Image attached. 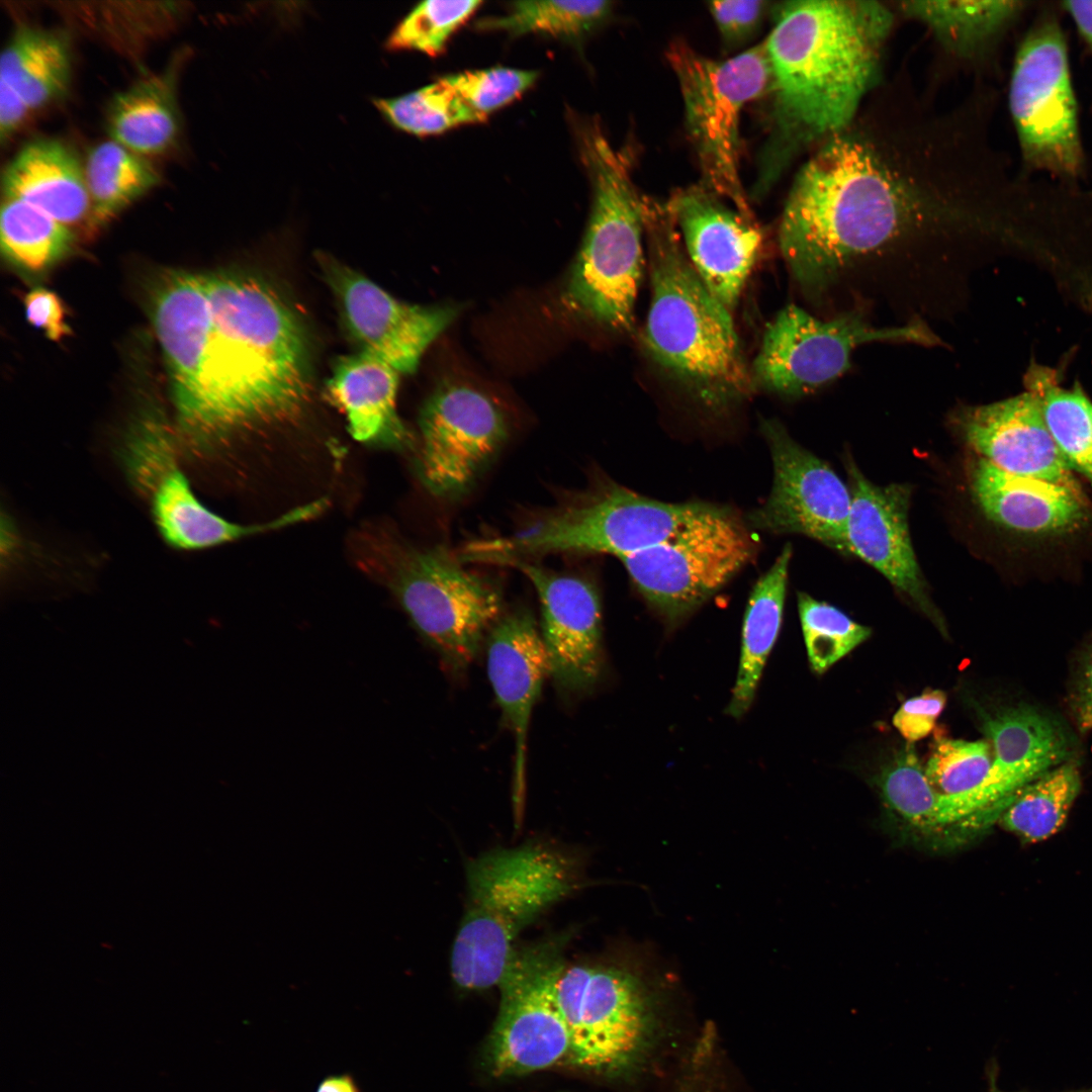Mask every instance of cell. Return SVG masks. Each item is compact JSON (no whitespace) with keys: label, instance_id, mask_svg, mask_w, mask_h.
Instances as JSON below:
<instances>
[{"label":"cell","instance_id":"48","mask_svg":"<svg viewBox=\"0 0 1092 1092\" xmlns=\"http://www.w3.org/2000/svg\"><path fill=\"white\" fill-rule=\"evenodd\" d=\"M29 107L4 81L0 80V138L8 141L23 123Z\"/></svg>","mask_w":1092,"mask_h":1092},{"label":"cell","instance_id":"23","mask_svg":"<svg viewBox=\"0 0 1092 1092\" xmlns=\"http://www.w3.org/2000/svg\"><path fill=\"white\" fill-rule=\"evenodd\" d=\"M951 422L967 445L998 468L1078 486L1029 391L989 404L962 406Z\"/></svg>","mask_w":1092,"mask_h":1092},{"label":"cell","instance_id":"22","mask_svg":"<svg viewBox=\"0 0 1092 1092\" xmlns=\"http://www.w3.org/2000/svg\"><path fill=\"white\" fill-rule=\"evenodd\" d=\"M151 315L161 344L178 421L189 436L206 389V349L211 323L202 276L169 272L156 284Z\"/></svg>","mask_w":1092,"mask_h":1092},{"label":"cell","instance_id":"17","mask_svg":"<svg viewBox=\"0 0 1092 1092\" xmlns=\"http://www.w3.org/2000/svg\"><path fill=\"white\" fill-rule=\"evenodd\" d=\"M982 730L992 747L990 769L983 784L953 809L957 825L977 829L999 820L1022 787L1071 755L1066 729L1051 714L1029 704L986 714Z\"/></svg>","mask_w":1092,"mask_h":1092},{"label":"cell","instance_id":"25","mask_svg":"<svg viewBox=\"0 0 1092 1092\" xmlns=\"http://www.w3.org/2000/svg\"><path fill=\"white\" fill-rule=\"evenodd\" d=\"M968 478L986 517L1017 533L1061 535L1084 526L1090 517L1079 486L1009 473L978 455L970 463Z\"/></svg>","mask_w":1092,"mask_h":1092},{"label":"cell","instance_id":"52","mask_svg":"<svg viewBox=\"0 0 1092 1092\" xmlns=\"http://www.w3.org/2000/svg\"><path fill=\"white\" fill-rule=\"evenodd\" d=\"M1092 194V193H1091Z\"/></svg>","mask_w":1092,"mask_h":1092},{"label":"cell","instance_id":"21","mask_svg":"<svg viewBox=\"0 0 1092 1092\" xmlns=\"http://www.w3.org/2000/svg\"><path fill=\"white\" fill-rule=\"evenodd\" d=\"M846 471L851 493L846 529L848 554L877 569L927 615L935 616L910 537L911 487L873 483L849 459Z\"/></svg>","mask_w":1092,"mask_h":1092},{"label":"cell","instance_id":"1","mask_svg":"<svg viewBox=\"0 0 1092 1092\" xmlns=\"http://www.w3.org/2000/svg\"><path fill=\"white\" fill-rule=\"evenodd\" d=\"M975 125L875 113L802 167L778 242L802 294L833 314L881 304L901 324L961 307L991 251H1030L1038 205Z\"/></svg>","mask_w":1092,"mask_h":1092},{"label":"cell","instance_id":"43","mask_svg":"<svg viewBox=\"0 0 1092 1092\" xmlns=\"http://www.w3.org/2000/svg\"><path fill=\"white\" fill-rule=\"evenodd\" d=\"M441 78L471 109L486 119L488 114L514 102L532 88L538 72L491 67Z\"/></svg>","mask_w":1092,"mask_h":1092},{"label":"cell","instance_id":"27","mask_svg":"<svg viewBox=\"0 0 1092 1092\" xmlns=\"http://www.w3.org/2000/svg\"><path fill=\"white\" fill-rule=\"evenodd\" d=\"M2 190L4 198L30 204L73 233L81 225L88 234L94 230L84 166L58 140L24 145L3 172Z\"/></svg>","mask_w":1092,"mask_h":1092},{"label":"cell","instance_id":"47","mask_svg":"<svg viewBox=\"0 0 1092 1092\" xmlns=\"http://www.w3.org/2000/svg\"><path fill=\"white\" fill-rule=\"evenodd\" d=\"M1069 705L1078 730L1083 734L1092 730V637L1077 657Z\"/></svg>","mask_w":1092,"mask_h":1092},{"label":"cell","instance_id":"30","mask_svg":"<svg viewBox=\"0 0 1092 1092\" xmlns=\"http://www.w3.org/2000/svg\"><path fill=\"white\" fill-rule=\"evenodd\" d=\"M792 545L787 544L771 567L759 577L749 597L742 628L738 673L726 710L742 717L755 696L766 659L777 641L787 593Z\"/></svg>","mask_w":1092,"mask_h":1092},{"label":"cell","instance_id":"11","mask_svg":"<svg viewBox=\"0 0 1092 1092\" xmlns=\"http://www.w3.org/2000/svg\"><path fill=\"white\" fill-rule=\"evenodd\" d=\"M871 343L934 347L941 340L927 325H874L859 310L826 318L791 303L766 325L750 367L755 389L801 396L841 377L858 348Z\"/></svg>","mask_w":1092,"mask_h":1092},{"label":"cell","instance_id":"50","mask_svg":"<svg viewBox=\"0 0 1092 1092\" xmlns=\"http://www.w3.org/2000/svg\"><path fill=\"white\" fill-rule=\"evenodd\" d=\"M316 1092H359L354 1080L348 1075H338L326 1078L317 1087Z\"/></svg>","mask_w":1092,"mask_h":1092},{"label":"cell","instance_id":"32","mask_svg":"<svg viewBox=\"0 0 1092 1092\" xmlns=\"http://www.w3.org/2000/svg\"><path fill=\"white\" fill-rule=\"evenodd\" d=\"M1061 371L1030 364L1024 376L1026 390L1037 401L1046 429L1071 470L1092 485V401L1079 383L1063 387Z\"/></svg>","mask_w":1092,"mask_h":1092},{"label":"cell","instance_id":"14","mask_svg":"<svg viewBox=\"0 0 1092 1092\" xmlns=\"http://www.w3.org/2000/svg\"><path fill=\"white\" fill-rule=\"evenodd\" d=\"M569 939L563 932L517 947L497 987L500 1004L489 1042L496 1076L527 1074L571 1060L570 1034L554 997Z\"/></svg>","mask_w":1092,"mask_h":1092},{"label":"cell","instance_id":"37","mask_svg":"<svg viewBox=\"0 0 1092 1092\" xmlns=\"http://www.w3.org/2000/svg\"><path fill=\"white\" fill-rule=\"evenodd\" d=\"M1 248L15 265L40 271L70 250L75 233L25 202L4 198L0 217Z\"/></svg>","mask_w":1092,"mask_h":1092},{"label":"cell","instance_id":"20","mask_svg":"<svg viewBox=\"0 0 1092 1092\" xmlns=\"http://www.w3.org/2000/svg\"><path fill=\"white\" fill-rule=\"evenodd\" d=\"M667 205L693 267L733 313L761 249L753 216L701 185L678 190Z\"/></svg>","mask_w":1092,"mask_h":1092},{"label":"cell","instance_id":"39","mask_svg":"<svg viewBox=\"0 0 1092 1092\" xmlns=\"http://www.w3.org/2000/svg\"><path fill=\"white\" fill-rule=\"evenodd\" d=\"M374 105L395 128L417 136L436 135L486 120L442 78L401 96L375 99Z\"/></svg>","mask_w":1092,"mask_h":1092},{"label":"cell","instance_id":"31","mask_svg":"<svg viewBox=\"0 0 1092 1092\" xmlns=\"http://www.w3.org/2000/svg\"><path fill=\"white\" fill-rule=\"evenodd\" d=\"M72 59L62 33L22 26L8 40L0 59V80L8 84L29 109L63 97L69 88Z\"/></svg>","mask_w":1092,"mask_h":1092},{"label":"cell","instance_id":"42","mask_svg":"<svg viewBox=\"0 0 1092 1092\" xmlns=\"http://www.w3.org/2000/svg\"><path fill=\"white\" fill-rule=\"evenodd\" d=\"M481 4L478 0L421 2L395 26L386 47L391 51H418L437 57Z\"/></svg>","mask_w":1092,"mask_h":1092},{"label":"cell","instance_id":"28","mask_svg":"<svg viewBox=\"0 0 1092 1092\" xmlns=\"http://www.w3.org/2000/svg\"><path fill=\"white\" fill-rule=\"evenodd\" d=\"M399 375L389 364L363 351L345 356L335 365L328 396L345 415L355 440L394 449L412 445V434L396 410Z\"/></svg>","mask_w":1092,"mask_h":1092},{"label":"cell","instance_id":"18","mask_svg":"<svg viewBox=\"0 0 1092 1092\" xmlns=\"http://www.w3.org/2000/svg\"><path fill=\"white\" fill-rule=\"evenodd\" d=\"M342 320L360 351L399 374L414 373L431 343L452 323V306L400 301L364 275L332 257H318Z\"/></svg>","mask_w":1092,"mask_h":1092},{"label":"cell","instance_id":"46","mask_svg":"<svg viewBox=\"0 0 1092 1092\" xmlns=\"http://www.w3.org/2000/svg\"><path fill=\"white\" fill-rule=\"evenodd\" d=\"M24 307L27 321L50 340L59 341L70 334L65 307L55 292L34 288L25 295Z\"/></svg>","mask_w":1092,"mask_h":1092},{"label":"cell","instance_id":"7","mask_svg":"<svg viewBox=\"0 0 1092 1092\" xmlns=\"http://www.w3.org/2000/svg\"><path fill=\"white\" fill-rule=\"evenodd\" d=\"M721 506L665 503L609 484L509 536L470 543L473 562L508 565L553 553H606L619 559L682 535Z\"/></svg>","mask_w":1092,"mask_h":1092},{"label":"cell","instance_id":"16","mask_svg":"<svg viewBox=\"0 0 1092 1092\" xmlns=\"http://www.w3.org/2000/svg\"><path fill=\"white\" fill-rule=\"evenodd\" d=\"M418 471L440 497L465 490L508 436L506 419L485 394L464 385L438 388L420 416Z\"/></svg>","mask_w":1092,"mask_h":1092},{"label":"cell","instance_id":"29","mask_svg":"<svg viewBox=\"0 0 1092 1092\" xmlns=\"http://www.w3.org/2000/svg\"><path fill=\"white\" fill-rule=\"evenodd\" d=\"M111 140L144 157L170 150L181 130L176 70L139 80L114 95L106 114Z\"/></svg>","mask_w":1092,"mask_h":1092},{"label":"cell","instance_id":"9","mask_svg":"<svg viewBox=\"0 0 1092 1092\" xmlns=\"http://www.w3.org/2000/svg\"><path fill=\"white\" fill-rule=\"evenodd\" d=\"M380 557L386 582L416 630L446 668L465 671L499 619V592L444 548L389 541Z\"/></svg>","mask_w":1092,"mask_h":1092},{"label":"cell","instance_id":"8","mask_svg":"<svg viewBox=\"0 0 1092 1092\" xmlns=\"http://www.w3.org/2000/svg\"><path fill=\"white\" fill-rule=\"evenodd\" d=\"M666 59L678 83L700 185L753 216L739 173V132L744 107L769 91L764 42L732 58L714 60L684 41H673Z\"/></svg>","mask_w":1092,"mask_h":1092},{"label":"cell","instance_id":"44","mask_svg":"<svg viewBox=\"0 0 1092 1092\" xmlns=\"http://www.w3.org/2000/svg\"><path fill=\"white\" fill-rule=\"evenodd\" d=\"M768 7L763 0L709 2L708 9L722 40L728 47L745 42L757 30Z\"/></svg>","mask_w":1092,"mask_h":1092},{"label":"cell","instance_id":"3","mask_svg":"<svg viewBox=\"0 0 1092 1092\" xmlns=\"http://www.w3.org/2000/svg\"><path fill=\"white\" fill-rule=\"evenodd\" d=\"M211 311L203 406L190 435L210 448L290 423L309 393L307 341L282 297L251 275H202Z\"/></svg>","mask_w":1092,"mask_h":1092},{"label":"cell","instance_id":"19","mask_svg":"<svg viewBox=\"0 0 1092 1092\" xmlns=\"http://www.w3.org/2000/svg\"><path fill=\"white\" fill-rule=\"evenodd\" d=\"M507 566L519 569L539 597L549 675L568 696L589 691L604 666L602 609L596 587L532 560H516Z\"/></svg>","mask_w":1092,"mask_h":1092},{"label":"cell","instance_id":"38","mask_svg":"<svg viewBox=\"0 0 1092 1092\" xmlns=\"http://www.w3.org/2000/svg\"><path fill=\"white\" fill-rule=\"evenodd\" d=\"M991 763L992 747L988 740L942 738L936 741L924 772L940 795L939 829L956 826L954 807L983 784Z\"/></svg>","mask_w":1092,"mask_h":1092},{"label":"cell","instance_id":"33","mask_svg":"<svg viewBox=\"0 0 1092 1092\" xmlns=\"http://www.w3.org/2000/svg\"><path fill=\"white\" fill-rule=\"evenodd\" d=\"M1028 6L1023 1H904L900 10L947 47L972 55L991 46Z\"/></svg>","mask_w":1092,"mask_h":1092},{"label":"cell","instance_id":"51","mask_svg":"<svg viewBox=\"0 0 1092 1092\" xmlns=\"http://www.w3.org/2000/svg\"><path fill=\"white\" fill-rule=\"evenodd\" d=\"M993 1092H1001V1091H993ZM1076 1092H1092V1087L1088 1088V1089L1081 1090V1091H1076Z\"/></svg>","mask_w":1092,"mask_h":1092},{"label":"cell","instance_id":"4","mask_svg":"<svg viewBox=\"0 0 1092 1092\" xmlns=\"http://www.w3.org/2000/svg\"><path fill=\"white\" fill-rule=\"evenodd\" d=\"M650 303L643 331L654 363L696 401L728 410L755 390L732 312L690 262L667 202L644 196Z\"/></svg>","mask_w":1092,"mask_h":1092},{"label":"cell","instance_id":"2","mask_svg":"<svg viewBox=\"0 0 1092 1092\" xmlns=\"http://www.w3.org/2000/svg\"><path fill=\"white\" fill-rule=\"evenodd\" d=\"M892 23L890 9L877 1L801 0L776 9L763 41L772 110L758 187L769 189L800 146L854 120Z\"/></svg>","mask_w":1092,"mask_h":1092},{"label":"cell","instance_id":"45","mask_svg":"<svg viewBox=\"0 0 1092 1092\" xmlns=\"http://www.w3.org/2000/svg\"><path fill=\"white\" fill-rule=\"evenodd\" d=\"M945 704L943 691L925 690L901 705L893 717V724L908 743L918 741L933 730Z\"/></svg>","mask_w":1092,"mask_h":1092},{"label":"cell","instance_id":"15","mask_svg":"<svg viewBox=\"0 0 1092 1092\" xmlns=\"http://www.w3.org/2000/svg\"><path fill=\"white\" fill-rule=\"evenodd\" d=\"M772 459L767 499L746 517V525L770 534H799L847 553L850 488L831 468L800 444L784 426L761 422Z\"/></svg>","mask_w":1092,"mask_h":1092},{"label":"cell","instance_id":"49","mask_svg":"<svg viewBox=\"0 0 1092 1092\" xmlns=\"http://www.w3.org/2000/svg\"><path fill=\"white\" fill-rule=\"evenodd\" d=\"M1061 5L1072 17L1092 55V1H1064Z\"/></svg>","mask_w":1092,"mask_h":1092},{"label":"cell","instance_id":"35","mask_svg":"<svg viewBox=\"0 0 1092 1092\" xmlns=\"http://www.w3.org/2000/svg\"><path fill=\"white\" fill-rule=\"evenodd\" d=\"M1080 788L1079 766L1069 759L1022 787L999 821L1024 841L1046 839L1063 826Z\"/></svg>","mask_w":1092,"mask_h":1092},{"label":"cell","instance_id":"34","mask_svg":"<svg viewBox=\"0 0 1092 1092\" xmlns=\"http://www.w3.org/2000/svg\"><path fill=\"white\" fill-rule=\"evenodd\" d=\"M94 230L160 182L150 161L110 140L93 147L84 164Z\"/></svg>","mask_w":1092,"mask_h":1092},{"label":"cell","instance_id":"41","mask_svg":"<svg viewBox=\"0 0 1092 1092\" xmlns=\"http://www.w3.org/2000/svg\"><path fill=\"white\" fill-rule=\"evenodd\" d=\"M879 786L889 807L908 824L923 831L937 829L940 796L929 784L911 743L884 766Z\"/></svg>","mask_w":1092,"mask_h":1092},{"label":"cell","instance_id":"10","mask_svg":"<svg viewBox=\"0 0 1092 1092\" xmlns=\"http://www.w3.org/2000/svg\"><path fill=\"white\" fill-rule=\"evenodd\" d=\"M1008 99L1027 173L1076 185L1085 156L1066 36L1055 13L1039 15L1020 42Z\"/></svg>","mask_w":1092,"mask_h":1092},{"label":"cell","instance_id":"13","mask_svg":"<svg viewBox=\"0 0 1092 1092\" xmlns=\"http://www.w3.org/2000/svg\"><path fill=\"white\" fill-rule=\"evenodd\" d=\"M755 552L746 523L722 507L675 539L620 559L649 606L674 625L723 587Z\"/></svg>","mask_w":1092,"mask_h":1092},{"label":"cell","instance_id":"40","mask_svg":"<svg viewBox=\"0 0 1092 1092\" xmlns=\"http://www.w3.org/2000/svg\"><path fill=\"white\" fill-rule=\"evenodd\" d=\"M798 609L811 668L823 673L866 641L872 630L838 608L798 593Z\"/></svg>","mask_w":1092,"mask_h":1092},{"label":"cell","instance_id":"6","mask_svg":"<svg viewBox=\"0 0 1092 1092\" xmlns=\"http://www.w3.org/2000/svg\"><path fill=\"white\" fill-rule=\"evenodd\" d=\"M572 128L590 181L592 208L566 301L584 317L629 333L645 264L644 196L626 154L612 146L597 119L575 118Z\"/></svg>","mask_w":1092,"mask_h":1092},{"label":"cell","instance_id":"26","mask_svg":"<svg viewBox=\"0 0 1092 1092\" xmlns=\"http://www.w3.org/2000/svg\"><path fill=\"white\" fill-rule=\"evenodd\" d=\"M144 491L163 540L184 551L201 550L300 523L317 516L327 504L325 498L305 504L266 523H233L202 504L176 460L165 466Z\"/></svg>","mask_w":1092,"mask_h":1092},{"label":"cell","instance_id":"12","mask_svg":"<svg viewBox=\"0 0 1092 1092\" xmlns=\"http://www.w3.org/2000/svg\"><path fill=\"white\" fill-rule=\"evenodd\" d=\"M636 961L603 957L566 963L554 997L571 1038V1062L596 1070L630 1064L645 1044L651 995Z\"/></svg>","mask_w":1092,"mask_h":1092},{"label":"cell","instance_id":"36","mask_svg":"<svg viewBox=\"0 0 1092 1092\" xmlns=\"http://www.w3.org/2000/svg\"><path fill=\"white\" fill-rule=\"evenodd\" d=\"M613 2L516 1L502 16L476 23L483 31H504L511 36L536 33L560 39L579 40L599 28L611 15Z\"/></svg>","mask_w":1092,"mask_h":1092},{"label":"cell","instance_id":"24","mask_svg":"<svg viewBox=\"0 0 1092 1092\" xmlns=\"http://www.w3.org/2000/svg\"><path fill=\"white\" fill-rule=\"evenodd\" d=\"M487 639V675L515 738V794L519 800L524 789L529 724L549 675L548 659L540 629L525 609L499 618Z\"/></svg>","mask_w":1092,"mask_h":1092},{"label":"cell","instance_id":"5","mask_svg":"<svg viewBox=\"0 0 1092 1092\" xmlns=\"http://www.w3.org/2000/svg\"><path fill=\"white\" fill-rule=\"evenodd\" d=\"M566 852L542 842L487 851L469 861L466 903L450 953V973L467 991L498 987L520 933L580 884Z\"/></svg>","mask_w":1092,"mask_h":1092}]
</instances>
